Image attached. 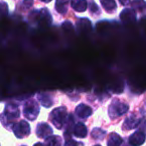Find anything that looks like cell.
<instances>
[{
    "mask_svg": "<svg viewBox=\"0 0 146 146\" xmlns=\"http://www.w3.org/2000/svg\"><path fill=\"white\" fill-rule=\"evenodd\" d=\"M68 115L69 114H67L66 107L60 106V107L55 108V109H53L51 111L49 118H50V121L52 122L53 125L57 129H62L63 126H65V124H66Z\"/></svg>",
    "mask_w": 146,
    "mask_h": 146,
    "instance_id": "1",
    "label": "cell"
},
{
    "mask_svg": "<svg viewBox=\"0 0 146 146\" xmlns=\"http://www.w3.org/2000/svg\"><path fill=\"white\" fill-rule=\"evenodd\" d=\"M29 21L32 23H37L42 26L50 25L52 22L51 14L46 8H43L41 10H35L29 15Z\"/></svg>",
    "mask_w": 146,
    "mask_h": 146,
    "instance_id": "2",
    "label": "cell"
},
{
    "mask_svg": "<svg viewBox=\"0 0 146 146\" xmlns=\"http://www.w3.org/2000/svg\"><path fill=\"white\" fill-rule=\"evenodd\" d=\"M19 109L18 106L15 105L13 103H9L6 105L4 109V112L2 114V122L5 126L6 123H8V126H14L15 124V120L19 117Z\"/></svg>",
    "mask_w": 146,
    "mask_h": 146,
    "instance_id": "3",
    "label": "cell"
},
{
    "mask_svg": "<svg viewBox=\"0 0 146 146\" xmlns=\"http://www.w3.org/2000/svg\"><path fill=\"white\" fill-rule=\"evenodd\" d=\"M129 109V106L126 103L119 101V100L115 99L112 101V103L109 105L108 108V114H109L110 118L115 119V118L119 117V116L125 114Z\"/></svg>",
    "mask_w": 146,
    "mask_h": 146,
    "instance_id": "4",
    "label": "cell"
},
{
    "mask_svg": "<svg viewBox=\"0 0 146 146\" xmlns=\"http://www.w3.org/2000/svg\"><path fill=\"white\" fill-rule=\"evenodd\" d=\"M23 113L24 116L28 120H35L39 114V105L35 100L30 99L25 102L24 107H23Z\"/></svg>",
    "mask_w": 146,
    "mask_h": 146,
    "instance_id": "5",
    "label": "cell"
},
{
    "mask_svg": "<svg viewBox=\"0 0 146 146\" xmlns=\"http://www.w3.org/2000/svg\"><path fill=\"white\" fill-rule=\"evenodd\" d=\"M12 129L17 138H24L30 134V126L25 120H21L18 123H15Z\"/></svg>",
    "mask_w": 146,
    "mask_h": 146,
    "instance_id": "6",
    "label": "cell"
},
{
    "mask_svg": "<svg viewBox=\"0 0 146 146\" xmlns=\"http://www.w3.org/2000/svg\"><path fill=\"white\" fill-rule=\"evenodd\" d=\"M146 140V134L144 132L137 130L136 132H134L133 134L129 136L128 139V143L131 146H140L145 142Z\"/></svg>",
    "mask_w": 146,
    "mask_h": 146,
    "instance_id": "7",
    "label": "cell"
},
{
    "mask_svg": "<svg viewBox=\"0 0 146 146\" xmlns=\"http://www.w3.org/2000/svg\"><path fill=\"white\" fill-rule=\"evenodd\" d=\"M53 133V130L50 126L48 125L45 122H41L37 125L36 127V135L38 136L39 138H45L46 139L47 137L51 136Z\"/></svg>",
    "mask_w": 146,
    "mask_h": 146,
    "instance_id": "8",
    "label": "cell"
},
{
    "mask_svg": "<svg viewBox=\"0 0 146 146\" xmlns=\"http://www.w3.org/2000/svg\"><path fill=\"white\" fill-rule=\"evenodd\" d=\"M75 113H76V115L79 118H81V119H86V118H88L89 116L92 115V109H91V107H89V106L86 105V104L80 103L79 105L76 107Z\"/></svg>",
    "mask_w": 146,
    "mask_h": 146,
    "instance_id": "9",
    "label": "cell"
},
{
    "mask_svg": "<svg viewBox=\"0 0 146 146\" xmlns=\"http://www.w3.org/2000/svg\"><path fill=\"white\" fill-rule=\"evenodd\" d=\"M120 19L123 23H132L136 21V14L133 9L125 8L120 14Z\"/></svg>",
    "mask_w": 146,
    "mask_h": 146,
    "instance_id": "10",
    "label": "cell"
},
{
    "mask_svg": "<svg viewBox=\"0 0 146 146\" xmlns=\"http://www.w3.org/2000/svg\"><path fill=\"white\" fill-rule=\"evenodd\" d=\"M139 122H140V119H138L135 115L132 114V115H130L129 117H127L125 119V121H124V123H123V129L124 130L133 129V128L137 127Z\"/></svg>",
    "mask_w": 146,
    "mask_h": 146,
    "instance_id": "11",
    "label": "cell"
},
{
    "mask_svg": "<svg viewBox=\"0 0 146 146\" xmlns=\"http://www.w3.org/2000/svg\"><path fill=\"white\" fill-rule=\"evenodd\" d=\"M73 135L78 138H84L87 136V127L83 123H76L73 129Z\"/></svg>",
    "mask_w": 146,
    "mask_h": 146,
    "instance_id": "12",
    "label": "cell"
},
{
    "mask_svg": "<svg viewBox=\"0 0 146 146\" xmlns=\"http://www.w3.org/2000/svg\"><path fill=\"white\" fill-rule=\"evenodd\" d=\"M123 143V139L120 135L115 132L109 134L107 139V146H121Z\"/></svg>",
    "mask_w": 146,
    "mask_h": 146,
    "instance_id": "13",
    "label": "cell"
},
{
    "mask_svg": "<svg viewBox=\"0 0 146 146\" xmlns=\"http://www.w3.org/2000/svg\"><path fill=\"white\" fill-rule=\"evenodd\" d=\"M71 7L77 12H84L87 9L86 0H71Z\"/></svg>",
    "mask_w": 146,
    "mask_h": 146,
    "instance_id": "14",
    "label": "cell"
},
{
    "mask_svg": "<svg viewBox=\"0 0 146 146\" xmlns=\"http://www.w3.org/2000/svg\"><path fill=\"white\" fill-rule=\"evenodd\" d=\"M68 3L69 0H56L55 2V9L58 13L60 14H66L67 13V8H68Z\"/></svg>",
    "mask_w": 146,
    "mask_h": 146,
    "instance_id": "15",
    "label": "cell"
},
{
    "mask_svg": "<svg viewBox=\"0 0 146 146\" xmlns=\"http://www.w3.org/2000/svg\"><path fill=\"white\" fill-rule=\"evenodd\" d=\"M37 98L40 101L41 105H43L44 107H50L53 104V99L51 97V95L45 93H40L37 95Z\"/></svg>",
    "mask_w": 146,
    "mask_h": 146,
    "instance_id": "16",
    "label": "cell"
},
{
    "mask_svg": "<svg viewBox=\"0 0 146 146\" xmlns=\"http://www.w3.org/2000/svg\"><path fill=\"white\" fill-rule=\"evenodd\" d=\"M62 144V140H61L60 136L57 135H51L47 137L44 141L45 146H61Z\"/></svg>",
    "mask_w": 146,
    "mask_h": 146,
    "instance_id": "17",
    "label": "cell"
},
{
    "mask_svg": "<svg viewBox=\"0 0 146 146\" xmlns=\"http://www.w3.org/2000/svg\"><path fill=\"white\" fill-rule=\"evenodd\" d=\"M101 5L104 9H105L106 12L112 13L116 10V2L115 0H100Z\"/></svg>",
    "mask_w": 146,
    "mask_h": 146,
    "instance_id": "18",
    "label": "cell"
},
{
    "mask_svg": "<svg viewBox=\"0 0 146 146\" xmlns=\"http://www.w3.org/2000/svg\"><path fill=\"white\" fill-rule=\"evenodd\" d=\"M132 9L136 12H144L146 11V1L144 0H133L131 2Z\"/></svg>",
    "mask_w": 146,
    "mask_h": 146,
    "instance_id": "19",
    "label": "cell"
},
{
    "mask_svg": "<svg viewBox=\"0 0 146 146\" xmlns=\"http://www.w3.org/2000/svg\"><path fill=\"white\" fill-rule=\"evenodd\" d=\"M76 25H77V28L79 29V31H82V32H87L91 28V22L85 18L78 20Z\"/></svg>",
    "mask_w": 146,
    "mask_h": 146,
    "instance_id": "20",
    "label": "cell"
},
{
    "mask_svg": "<svg viewBox=\"0 0 146 146\" xmlns=\"http://www.w3.org/2000/svg\"><path fill=\"white\" fill-rule=\"evenodd\" d=\"M106 134V131L102 130L101 128H94L91 132V136L94 138V139H98V140H101L104 138Z\"/></svg>",
    "mask_w": 146,
    "mask_h": 146,
    "instance_id": "21",
    "label": "cell"
},
{
    "mask_svg": "<svg viewBox=\"0 0 146 146\" xmlns=\"http://www.w3.org/2000/svg\"><path fill=\"white\" fill-rule=\"evenodd\" d=\"M88 7H89V10H90V12H91V14H93V15H99L100 14L99 7L97 6V4H96L94 1H92L91 0V1L89 2Z\"/></svg>",
    "mask_w": 146,
    "mask_h": 146,
    "instance_id": "22",
    "label": "cell"
},
{
    "mask_svg": "<svg viewBox=\"0 0 146 146\" xmlns=\"http://www.w3.org/2000/svg\"><path fill=\"white\" fill-rule=\"evenodd\" d=\"M64 146H84V144L82 142H77L73 139H68L65 141Z\"/></svg>",
    "mask_w": 146,
    "mask_h": 146,
    "instance_id": "23",
    "label": "cell"
},
{
    "mask_svg": "<svg viewBox=\"0 0 146 146\" xmlns=\"http://www.w3.org/2000/svg\"><path fill=\"white\" fill-rule=\"evenodd\" d=\"M138 130H140V131L144 132V133L146 134V118H142V119H140V122L139 124H138Z\"/></svg>",
    "mask_w": 146,
    "mask_h": 146,
    "instance_id": "24",
    "label": "cell"
},
{
    "mask_svg": "<svg viewBox=\"0 0 146 146\" xmlns=\"http://www.w3.org/2000/svg\"><path fill=\"white\" fill-rule=\"evenodd\" d=\"M32 5H33V0H24V1H23V6L26 9L30 8Z\"/></svg>",
    "mask_w": 146,
    "mask_h": 146,
    "instance_id": "25",
    "label": "cell"
},
{
    "mask_svg": "<svg viewBox=\"0 0 146 146\" xmlns=\"http://www.w3.org/2000/svg\"><path fill=\"white\" fill-rule=\"evenodd\" d=\"M119 2L121 3L122 5H124V6H125V5H127L128 3L130 2V0H119Z\"/></svg>",
    "mask_w": 146,
    "mask_h": 146,
    "instance_id": "26",
    "label": "cell"
},
{
    "mask_svg": "<svg viewBox=\"0 0 146 146\" xmlns=\"http://www.w3.org/2000/svg\"><path fill=\"white\" fill-rule=\"evenodd\" d=\"M33 146H45V145H44V144H42V143H40V142H39V143H35Z\"/></svg>",
    "mask_w": 146,
    "mask_h": 146,
    "instance_id": "27",
    "label": "cell"
},
{
    "mask_svg": "<svg viewBox=\"0 0 146 146\" xmlns=\"http://www.w3.org/2000/svg\"><path fill=\"white\" fill-rule=\"evenodd\" d=\"M42 2H45V3H47V2H50L51 0H41Z\"/></svg>",
    "mask_w": 146,
    "mask_h": 146,
    "instance_id": "28",
    "label": "cell"
},
{
    "mask_svg": "<svg viewBox=\"0 0 146 146\" xmlns=\"http://www.w3.org/2000/svg\"><path fill=\"white\" fill-rule=\"evenodd\" d=\"M94 146H101V145H99V144H97V145H94Z\"/></svg>",
    "mask_w": 146,
    "mask_h": 146,
    "instance_id": "29",
    "label": "cell"
},
{
    "mask_svg": "<svg viewBox=\"0 0 146 146\" xmlns=\"http://www.w3.org/2000/svg\"><path fill=\"white\" fill-rule=\"evenodd\" d=\"M22 146H26V145H22Z\"/></svg>",
    "mask_w": 146,
    "mask_h": 146,
    "instance_id": "30",
    "label": "cell"
},
{
    "mask_svg": "<svg viewBox=\"0 0 146 146\" xmlns=\"http://www.w3.org/2000/svg\"><path fill=\"white\" fill-rule=\"evenodd\" d=\"M125 146H128V145H125Z\"/></svg>",
    "mask_w": 146,
    "mask_h": 146,
    "instance_id": "31",
    "label": "cell"
}]
</instances>
